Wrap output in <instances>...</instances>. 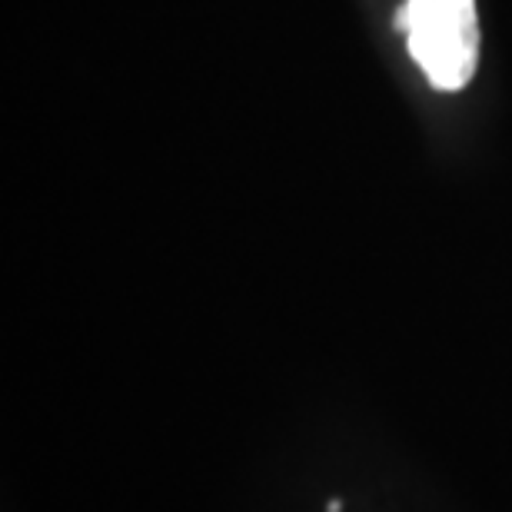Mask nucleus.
<instances>
[{
	"label": "nucleus",
	"instance_id": "obj_1",
	"mask_svg": "<svg viewBox=\"0 0 512 512\" xmlns=\"http://www.w3.org/2000/svg\"><path fill=\"white\" fill-rule=\"evenodd\" d=\"M393 27L409 37V54L436 90H463L473 80L479 60L476 0H406Z\"/></svg>",
	"mask_w": 512,
	"mask_h": 512
}]
</instances>
